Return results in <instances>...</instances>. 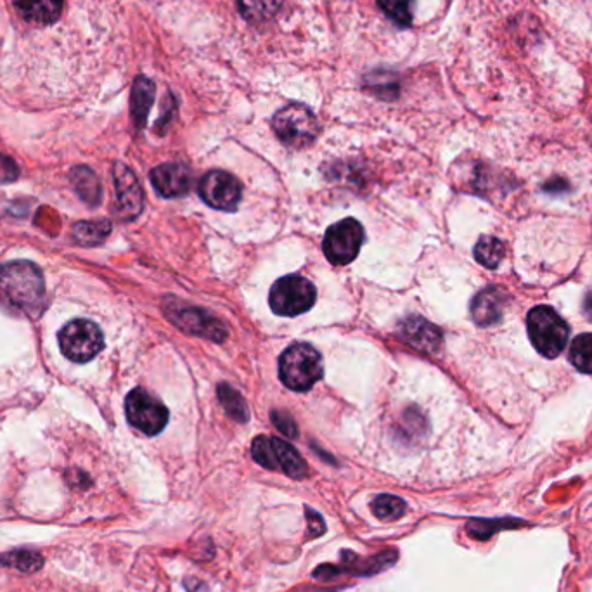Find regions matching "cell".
<instances>
[{"label": "cell", "instance_id": "obj_1", "mask_svg": "<svg viewBox=\"0 0 592 592\" xmlns=\"http://www.w3.org/2000/svg\"><path fill=\"white\" fill-rule=\"evenodd\" d=\"M46 296L44 274L28 260L0 265V303L18 312H37Z\"/></svg>", "mask_w": 592, "mask_h": 592}, {"label": "cell", "instance_id": "obj_2", "mask_svg": "<svg viewBox=\"0 0 592 592\" xmlns=\"http://www.w3.org/2000/svg\"><path fill=\"white\" fill-rule=\"evenodd\" d=\"M324 376L322 357L307 343H293L279 357V378L293 392H307Z\"/></svg>", "mask_w": 592, "mask_h": 592}, {"label": "cell", "instance_id": "obj_3", "mask_svg": "<svg viewBox=\"0 0 592 592\" xmlns=\"http://www.w3.org/2000/svg\"><path fill=\"white\" fill-rule=\"evenodd\" d=\"M528 338L539 354L554 359L567 347L570 328L556 310L539 305L528 312Z\"/></svg>", "mask_w": 592, "mask_h": 592}, {"label": "cell", "instance_id": "obj_4", "mask_svg": "<svg viewBox=\"0 0 592 592\" xmlns=\"http://www.w3.org/2000/svg\"><path fill=\"white\" fill-rule=\"evenodd\" d=\"M272 129L288 148L302 149L310 146L319 136L316 115L305 104L291 103L277 111L272 118Z\"/></svg>", "mask_w": 592, "mask_h": 592}, {"label": "cell", "instance_id": "obj_5", "mask_svg": "<svg viewBox=\"0 0 592 592\" xmlns=\"http://www.w3.org/2000/svg\"><path fill=\"white\" fill-rule=\"evenodd\" d=\"M251 456L267 470L283 471L288 477L296 480H302L309 473L307 463L300 456V452L296 451L293 445L279 438L264 437V435L255 438L251 444Z\"/></svg>", "mask_w": 592, "mask_h": 592}, {"label": "cell", "instance_id": "obj_6", "mask_svg": "<svg viewBox=\"0 0 592 592\" xmlns=\"http://www.w3.org/2000/svg\"><path fill=\"white\" fill-rule=\"evenodd\" d=\"M317 290L309 279L286 276L277 279L271 288L269 303L277 316L295 317L305 314L316 303Z\"/></svg>", "mask_w": 592, "mask_h": 592}, {"label": "cell", "instance_id": "obj_7", "mask_svg": "<svg viewBox=\"0 0 592 592\" xmlns=\"http://www.w3.org/2000/svg\"><path fill=\"white\" fill-rule=\"evenodd\" d=\"M59 347L70 361L85 364L92 361L104 347V336L96 322L77 319L59 331Z\"/></svg>", "mask_w": 592, "mask_h": 592}, {"label": "cell", "instance_id": "obj_8", "mask_svg": "<svg viewBox=\"0 0 592 592\" xmlns=\"http://www.w3.org/2000/svg\"><path fill=\"white\" fill-rule=\"evenodd\" d=\"M165 314L187 335L201 336L217 343L224 342L229 336V328L226 324L212 314H208L206 310L187 307L174 300H168L165 305Z\"/></svg>", "mask_w": 592, "mask_h": 592}, {"label": "cell", "instance_id": "obj_9", "mask_svg": "<svg viewBox=\"0 0 592 592\" xmlns=\"http://www.w3.org/2000/svg\"><path fill=\"white\" fill-rule=\"evenodd\" d=\"M366 239V232L361 222L355 219H345L329 227L322 251L333 265H347L354 262Z\"/></svg>", "mask_w": 592, "mask_h": 592}, {"label": "cell", "instance_id": "obj_10", "mask_svg": "<svg viewBox=\"0 0 592 592\" xmlns=\"http://www.w3.org/2000/svg\"><path fill=\"white\" fill-rule=\"evenodd\" d=\"M125 414L130 425L144 435H158L168 423V409L144 388H134L125 399Z\"/></svg>", "mask_w": 592, "mask_h": 592}, {"label": "cell", "instance_id": "obj_11", "mask_svg": "<svg viewBox=\"0 0 592 592\" xmlns=\"http://www.w3.org/2000/svg\"><path fill=\"white\" fill-rule=\"evenodd\" d=\"M198 193H200L201 200L215 210L234 212L241 201L243 187H241V182L229 172L212 170L201 179Z\"/></svg>", "mask_w": 592, "mask_h": 592}, {"label": "cell", "instance_id": "obj_12", "mask_svg": "<svg viewBox=\"0 0 592 592\" xmlns=\"http://www.w3.org/2000/svg\"><path fill=\"white\" fill-rule=\"evenodd\" d=\"M116 191V212L122 220H134L139 217L144 206V194L136 175L123 163H116L113 170Z\"/></svg>", "mask_w": 592, "mask_h": 592}, {"label": "cell", "instance_id": "obj_13", "mask_svg": "<svg viewBox=\"0 0 592 592\" xmlns=\"http://www.w3.org/2000/svg\"><path fill=\"white\" fill-rule=\"evenodd\" d=\"M508 302L509 295L506 291L497 288V286H489L471 300V319L480 328L494 326L501 321Z\"/></svg>", "mask_w": 592, "mask_h": 592}, {"label": "cell", "instance_id": "obj_14", "mask_svg": "<svg viewBox=\"0 0 592 592\" xmlns=\"http://www.w3.org/2000/svg\"><path fill=\"white\" fill-rule=\"evenodd\" d=\"M400 335L411 347L425 354H435L444 338L442 331L435 324L418 316L407 317L406 321L400 324Z\"/></svg>", "mask_w": 592, "mask_h": 592}, {"label": "cell", "instance_id": "obj_15", "mask_svg": "<svg viewBox=\"0 0 592 592\" xmlns=\"http://www.w3.org/2000/svg\"><path fill=\"white\" fill-rule=\"evenodd\" d=\"M151 182L163 198H177L191 187V170L182 163H165L151 172Z\"/></svg>", "mask_w": 592, "mask_h": 592}, {"label": "cell", "instance_id": "obj_16", "mask_svg": "<svg viewBox=\"0 0 592 592\" xmlns=\"http://www.w3.org/2000/svg\"><path fill=\"white\" fill-rule=\"evenodd\" d=\"M23 20L37 26H49L61 18L65 0H13Z\"/></svg>", "mask_w": 592, "mask_h": 592}, {"label": "cell", "instance_id": "obj_17", "mask_svg": "<svg viewBox=\"0 0 592 592\" xmlns=\"http://www.w3.org/2000/svg\"><path fill=\"white\" fill-rule=\"evenodd\" d=\"M156 87L149 78L137 77L132 85V97H130V113L137 129H142L148 120L149 110L155 101Z\"/></svg>", "mask_w": 592, "mask_h": 592}, {"label": "cell", "instance_id": "obj_18", "mask_svg": "<svg viewBox=\"0 0 592 592\" xmlns=\"http://www.w3.org/2000/svg\"><path fill=\"white\" fill-rule=\"evenodd\" d=\"M283 2L284 0H236L239 13L251 23H265L272 20L283 7Z\"/></svg>", "mask_w": 592, "mask_h": 592}, {"label": "cell", "instance_id": "obj_19", "mask_svg": "<svg viewBox=\"0 0 592 592\" xmlns=\"http://www.w3.org/2000/svg\"><path fill=\"white\" fill-rule=\"evenodd\" d=\"M71 182L75 184V189H77V193L80 194L82 200L87 201L92 206L99 205V201H101V184H99V179H97V175L92 172L91 168H73Z\"/></svg>", "mask_w": 592, "mask_h": 592}, {"label": "cell", "instance_id": "obj_20", "mask_svg": "<svg viewBox=\"0 0 592 592\" xmlns=\"http://www.w3.org/2000/svg\"><path fill=\"white\" fill-rule=\"evenodd\" d=\"M111 224L108 220H85L73 227V239L78 245H101L110 236Z\"/></svg>", "mask_w": 592, "mask_h": 592}, {"label": "cell", "instance_id": "obj_21", "mask_svg": "<svg viewBox=\"0 0 592 592\" xmlns=\"http://www.w3.org/2000/svg\"><path fill=\"white\" fill-rule=\"evenodd\" d=\"M504 255H506L504 243L501 239L492 238V236H482L475 246V258L478 264H482L487 269H497Z\"/></svg>", "mask_w": 592, "mask_h": 592}, {"label": "cell", "instance_id": "obj_22", "mask_svg": "<svg viewBox=\"0 0 592 592\" xmlns=\"http://www.w3.org/2000/svg\"><path fill=\"white\" fill-rule=\"evenodd\" d=\"M219 400L222 402V406L226 409L227 414H229L234 421H238V423H246V421L250 419V411H248L245 399H243L241 393H239L238 390H234L231 385H227V383L219 385Z\"/></svg>", "mask_w": 592, "mask_h": 592}, {"label": "cell", "instance_id": "obj_23", "mask_svg": "<svg viewBox=\"0 0 592 592\" xmlns=\"http://www.w3.org/2000/svg\"><path fill=\"white\" fill-rule=\"evenodd\" d=\"M371 509L374 516L380 518L381 522H395L406 515L407 506L400 497L383 494L371 502Z\"/></svg>", "mask_w": 592, "mask_h": 592}, {"label": "cell", "instance_id": "obj_24", "mask_svg": "<svg viewBox=\"0 0 592 592\" xmlns=\"http://www.w3.org/2000/svg\"><path fill=\"white\" fill-rule=\"evenodd\" d=\"M568 357L577 371L592 374V333L577 336L572 342Z\"/></svg>", "mask_w": 592, "mask_h": 592}, {"label": "cell", "instance_id": "obj_25", "mask_svg": "<svg viewBox=\"0 0 592 592\" xmlns=\"http://www.w3.org/2000/svg\"><path fill=\"white\" fill-rule=\"evenodd\" d=\"M378 6L387 14L388 20H392L399 28H409L412 25L414 0H378Z\"/></svg>", "mask_w": 592, "mask_h": 592}, {"label": "cell", "instance_id": "obj_26", "mask_svg": "<svg viewBox=\"0 0 592 592\" xmlns=\"http://www.w3.org/2000/svg\"><path fill=\"white\" fill-rule=\"evenodd\" d=\"M520 520H473L468 523V534L475 537L478 541H485L499 530L506 528L522 527Z\"/></svg>", "mask_w": 592, "mask_h": 592}, {"label": "cell", "instance_id": "obj_27", "mask_svg": "<svg viewBox=\"0 0 592 592\" xmlns=\"http://www.w3.org/2000/svg\"><path fill=\"white\" fill-rule=\"evenodd\" d=\"M0 565L6 567L20 568L23 572H35L42 565V556L32 551H16L0 558Z\"/></svg>", "mask_w": 592, "mask_h": 592}, {"label": "cell", "instance_id": "obj_28", "mask_svg": "<svg viewBox=\"0 0 592 592\" xmlns=\"http://www.w3.org/2000/svg\"><path fill=\"white\" fill-rule=\"evenodd\" d=\"M272 423L276 426L279 432L286 435V437H298V426H296L295 419L291 418L286 411L272 412Z\"/></svg>", "mask_w": 592, "mask_h": 592}, {"label": "cell", "instance_id": "obj_29", "mask_svg": "<svg viewBox=\"0 0 592 592\" xmlns=\"http://www.w3.org/2000/svg\"><path fill=\"white\" fill-rule=\"evenodd\" d=\"M18 177V165L7 156H0V182H11Z\"/></svg>", "mask_w": 592, "mask_h": 592}, {"label": "cell", "instance_id": "obj_30", "mask_svg": "<svg viewBox=\"0 0 592 592\" xmlns=\"http://www.w3.org/2000/svg\"><path fill=\"white\" fill-rule=\"evenodd\" d=\"M307 518H309V528H314L309 534L312 539L324 534L326 527H324V520H322L321 515H317L314 509L307 508Z\"/></svg>", "mask_w": 592, "mask_h": 592}, {"label": "cell", "instance_id": "obj_31", "mask_svg": "<svg viewBox=\"0 0 592 592\" xmlns=\"http://www.w3.org/2000/svg\"><path fill=\"white\" fill-rule=\"evenodd\" d=\"M584 314H586L587 319L592 321V291L587 293L586 298H584Z\"/></svg>", "mask_w": 592, "mask_h": 592}]
</instances>
